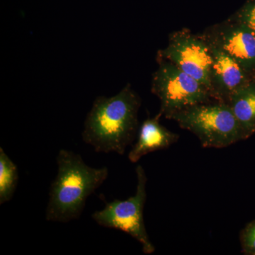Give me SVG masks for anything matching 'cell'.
<instances>
[{
    "mask_svg": "<svg viewBox=\"0 0 255 255\" xmlns=\"http://www.w3.org/2000/svg\"><path fill=\"white\" fill-rule=\"evenodd\" d=\"M141 100L130 84L112 97H97L87 114L82 138L97 152L124 155L138 132Z\"/></svg>",
    "mask_w": 255,
    "mask_h": 255,
    "instance_id": "1",
    "label": "cell"
},
{
    "mask_svg": "<svg viewBox=\"0 0 255 255\" xmlns=\"http://www.w3.org/2000/svg\"><path fill=\"white\" fill-rule=\"evenodd\" d=\"M56 161L58 172L50 185L46 219L68 223L80 217L89 196L107 180L109 169L90 167L81 155L63 149Z\"/></svg>",
    "mask_w": 255,
    "mask_h": 255,
    "instance_id": "2",
    "label": "cell"
},
{
    "mask_svg": "<svg viewBox=\"0 0 255 255\" xmlns=\"http://www.w3.org/2000/svg\"><path fill=\"white\" fill-rule=\"evenodd\" d=\"M169 119L194 133L204 147L223 148L247 139L226 102L211 100L198 104L177 112Z\"/></svg>",
    "mask_w": 255,
    "mask_h": 255,
    "instance_id": "3",
    "label": "cell"
},
{
    "mask_svg": "<svg viewBox=\"0 0 255 255\" xmlns=\"http://www.w3.org/2000/svg\"><path fill=\"white\" fill-rule=\"evenodd\" d=\"M151 91L160 101L159 113L166 119L184 109L213 100L209 89L172 62L157 58Z\"/></svg>",
    "mask_w": 255,
    "mask_h": 255,
    "instance_id": "4",
    "label": "cell"
},
{
    "mask_svg": "<svg viewBox=\"0 0 255 255\" xmlns=\"http://www.w3.org/2000/svg\"><path fill=\"white\" fill-rule=\"evenodd\" d=\"M137 176L136 192L127 200L105 201V207L92 214L99 226L124 231L142 245L146 255L152 254L155 246L149 238L144 222L143 209L147 199V176L141 165L135 169Z\"/></svg>",
    "mask_w": 255,
    "mask_h": 255,
    "instance_id": "5",
    "label": "cell"
},
{
    "mask_svg": "<svg viewBox=\"0 0 255 255\" xmlns=\"http://www.w3.org/2000/svg\"><path fill=\"white\" fill-rule=\"evenodd\" d=\"M157 58L172 62L210 91L212 55L209 43L201 33L195 34L186 28L172 32L168 44L157 52Z\"/></svg>",
    "mask_w": 255,
    "mask_h": 255,
    "instance_id": "6",
    "label": "cell"
},
{
    "mask_svg": "<svg viewBox=\"0 0 255 255\" xmlns=\"http://www.w3.org/2000/svg\"><path fill=\"white\" fill-rule=\"evenodd\" d=\"M201 36L211 46L236 60L253 76L255 71V32L231 18L206 28Z\"/></svg>",
    "mask_w": 255,
    "mask_h": 255,
    "instance_id": "7",
    "label": "cell"
},
{
    "mask_svg": "<svg viewBox=\"0 0 255 255\" xmlns=\"http://www.w3.org/2000/svg\"><path fill=\"white\" fill-rule=\"evenodd\" d=\"M209 46L212 55L210 92L213 100L228 103L235 92L254 78L229 55Z\"/></svg>",
    "mask_w": 255,
    "mask_h": 255,
    "instance_id": "8",
    "label": "cell"
},
{
    "mask_svg": "<svg viewBox=\"0 0 255 255\" xmlns=\"http://www.w3.org/2000/svg\"><path fill=\"white\" fill-rule=\"evenodd\" d=\"M160 114L148 117L142 122L137 132L136 142L129 152V160L135 163L142 156L168 148L179 140V135L170 131L159 122Z\"/></svg>",
    "mask_w": 255,
    "mask_h": 255,
    "instance_id": "9",
    "label": "cell"
},
{
    "mask_svg": "<svg viewBox=\"0 0 255 255\" xmlns=\"http://www.w3.org/2000/svg\"><path fill=\"white\" fill-rule=\"evenodd\" d=\"M228 104L231 107L246 138H249L255 133V79L235 92Z\"/></svg>",
    "mask_w": 255,
    "mask_h": 255,
    "instance_id": "10",
    "label": "cell"
},
{
    "mask_svg": "<svg viewBox=\"0 0 255 255\" xmlns=\"http://www.w3.org/2000/svg\"><path fill=\"white\" fill-rule=\"evenodd\" d=\"M18 170L2 147H0V205L9 202L18 185Z\"/></svg>",
    "mask_w": 255,
    "mask_h": 255,
    "instance_id": "11",
    "label": "cell"
},
{
    "mask_svg": "<svg viewBox=\"0 0 255 255\" xmlns=\"http://www.w3.org/2000/svg\"><path fill=\"white\" fill-rule=\"evenodd\" d=\"M240 239L243 253L255 255V220L247 224L242 230Z\"/></svg>",
    "mask_w": 255,
    "mask_h": 255,
    "instance_id": "12",
    "label": "cell"
},
{
    "mask_svg": "<svg viewBox=\"0 0 255 255\" xmlns=\"http://www.w3.org/2000/svg\"><path fill=\"white\" fill-rule=\"evenodd\" d=\"M232 16L255 32V0H247L246 4Z\"/></svg>",
    "mask_w": 255,
    "mask_h": 255,
    "instance_id": "13",
    "label": "cell"
},
{
    "mask_svg": "<svg viewBox=\"0 0 255 255\" xmlns=\"http://www.w3.org/2000/svg\"><path fill=\"white\" fill-rule=\"evenodd\" d=\"M253 78H254L255 80V71L254 74H253Z\"/></svg>",
    "mask_w": 255,
    "mask_h": 255,
    "instance_id": "14",
    "label": "cell"
}]
</instances>
